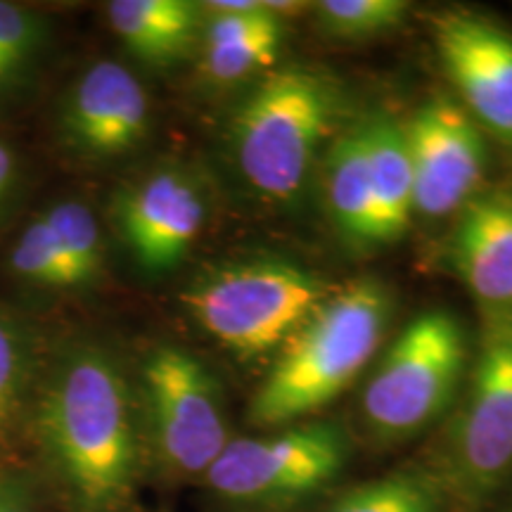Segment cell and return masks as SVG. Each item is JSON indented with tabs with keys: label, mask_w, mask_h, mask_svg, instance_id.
Returning a JSON list of instances; mask_svg holds the SVG:
<instances>
[{
	"label": "cell",
	"mask_w": 512,
	"mask_h": 512,
	"mask_svg": "<svg viewBox=\"0 0 512 512\" xmlns=\"http://www.w3.org/2000/svg\"><path fill=\"white\" fill-rule=\"evenodd\" d=\"M27 422L69 512H133L147 446L136 382L114 351L93 339L48 351Z\"/></svg>",
	"instance_id": "cell-1"
},
{
	"label": "cell",
	"mask_w": 512,
	"mask_h": 512,
	"mask_svg": "<svg viewBox=\"0 0 512 512\" xmlns=\"http://www.w3.org/2000/svg\"><path fill=\"white\" fill-rule=\"evenodd\" d=\"M392 320V294L377 280L335 290L280 349L278 361L249 401L256 427H287L335 401L380 349Z\"/></svg>",
	"instance_id": "cell-2"
},
{
	"label": "cell",
	"mask_w": 512,
	"mask_h": 512,
	"mask_svg": "<svg viewBox=\"0 0 512 512\" xmlns=\"http://www.w3.org/2000/svg\"><path fill=\"white\" fill-rule=\"evenodd\" d=\"M339 107L337 81L320 69L268 74L230 121L235 164L249 188L268 202L297 200L335 131Z\"/></svg>",
	"instance_id": "cell-3"
},
{
	"label": "cell",
	"mask_w": 512,
	"mask_h": 512,
	"mask_svg": "<svg viewBox=\"0 0 512 512\" xmlns=\"http://www.w3.org/2000/svg\"><path fill=\"white\" fill-rule=\"evenodd\" d=\"M332 292L311 268L268 256L207 268L181 292V304L221 347L259 358L283 349Z\"/></svg>",
	"instance_id": "cell-4"
},
{
	"label": "cell",
	"mask_w": 512,
	"mask_h": 512,
	"mask_svg": "<svg viewBox=\"0 0 512 512\" xmlns=\"http://www.w3.org/2000/svg\"><path fill=\"white\" fill-rule=\"evenodd\" d=\"M467 368V337L453 313H420L394 339L366 384L361 415L380 444L413 439L456 401Z\"/></svg>",
	"instance_id": "cell-5"
},
{
	"label": "cell",
	"mask_w": 512,
	"mask_h": 512,
	"mask_svg": "<svg viewBox=\"0 0 512 512\" xmlns=\"http://www.w3.org/2000/svg\"><path fill=\"white\" fill-rule=\"evenodd\" d=\"M147 458L171 479L204 477L230 441L221 384L178 344L147 351L136 382Z\"/></svg>",
	"instance_id": "cell-6"
},
{
	"label": "cell",
	"mask_w": 512,
	"mask_h": 512,
	"mask_svg": "<svg viewBox=\"0 0 512 512\" xmlns=\"http://www.w3.org/2000/svg\"><path fill=\"white\" fill-rule=\"evenodd\" d=\"M349 456V434L337 422H297L268 437L230 439L202 479L230 508L271 512L323 491Z\"/></svg>",
	"instance_id": "cell-7"
},
{
	"label": "cell",
	"mask_w": 512,
	"mask_h": 512,
	"mask_svg": "<svg viewBox=\"0 0 512 512\" xmlns=\"http://www.w3.org/2000/svg\"><path fill=\"white\" fill-rule=\"evenodd\" d=\"M446 472L472 503L489 498L512 475V325L486 328L463 406L448 430Z\"/></svg>",
	"instance_id": "cell-8"
},
{
	"label": "cell",
	"mask_w": 512,
	"mask_h": 512,
	"mask_svg": "<svg viewBox=\"0 0 512 512\" xmlns=\"http://www.w3.org/2000/svg\"><path fill=\"white\" fill-rule=\"evenodd\" d=\"M403 131L413 169L415 214L441 219L475 200L489 152L484 131L460 102L448 95L422 102Z\"/></svg>",
	"instance_id": "cell-9"
},
{
	"label": "cell",
	"mask_w": 512,
	"mask_h": 512,
	"mask_svg": "<svg viewBox=\"0 0 512 512\" xmlns=\"http://www.w3.org/2000/svg\"><path fill=\"white\" fill-rule=\"evenodd\" d=\"M150 126V95L114 60L93 62L57 102V145L83 162H110L138 150Z\"/></svg>",
	"instance_id": "cell-10"
},
{
	"label": "cell",
	"mask_w": 512,
	"mask_h": 512,
	"mask_svg": "<svg viewBox=\"0 0 512 512\" xmlns=\"http://www.w3.org/2000/svg\"><path fill=\"white\" fill-rule=\"evenodd\" d=\"M114 223L140 271L171 273L207 223L202 183L183 166H159L114 197Z\"/></svg>",
	"instance_id": "cell-11"
},
{
	"label": "cell",
	"mask_w": 512,
	"mask_h": 512,
	"mask_svg": "<svg viewBox=\"0 0 512 512\" xmlns=\"http://www.w3.org/2000/svg\"><path fill=\"white\" fill-rule=\"evenodd\" d=\"M434 38L465 112L512 147V31L479 12L453 10L437 17Z\"/></svg>",
	"instance_id": "cell-12"
},
{
	"label": "cell",
	"mask_w": 512,
	"mask_h": 512,
	"mask_svg": "<svg viewBox=\"0 0 512 512\" xmlns=\"http://www.w3.org/2000/svg\"><path fill=\"white\" fill-rule=\"evenodd\" d=\"M200 74L211 86H235L273 67L283 48V15L304 3L214 0L200 3Z\"/></svg>",
	"instance_id": "cell-13"
},
{
	"label": "cell",
	"mask_w": 512,
	"mask_h": 512,
	"mask_svg": "<svg viewBox=\"0 0 512 512\" xmlns=\"http://www.w3.org/2000/svg\"><path fill=\"white\" fill-rule=\"evenodd\" d=\"M451 256L486 328L512 325V192H482L460 214Z\"/></svg>",
	"instance_id": "cell-14"
},
{
	"label": "cell",
	"mask_w": 512,
	"mask_h": 512,
	"mask_svg": "<svg viewBox=\"0 0 512 512\" xmlns=\"http://www.w3.org/2000/svg\"><path fill=\"white\" fill-rule=\"evenodd\" d=\"M107 22L138 62L166 69L200 46L204 12L190 0H114Z\"/></svg>",
	"instance_id": "cell-15"
},
{
	"label": "cell",
	"mask_w": 512,
	"mask_h": 512,
	"mask_svg": "<svg viewBox=\"0 0 512 512\" xmlns=\"http://www.w3.org/2000/svg\"><path fill=\"white\" fill-rule=\"evenodd\" d=\"M323 195L339 238L354 249L380 247L363 126L332 138L323 159Z\"/></svg>",
	"instance_id": "cell-16"
},
{
	"label": "cell",
	"mask_w": 512,
	"mask_h": 512,
	"mask_svg": "<svg viewBox=\"0 0 512 512\" xmlns=\"http://www.w3.org/2000/svg\"><path fill=\"white\" fill-rule=\"evenodd\" d=\"M370 190L375 202L377 242H396L411 226L413 207V169L403 124L389 117L363 121Z\"/></svg>",
	"instance_id": "cell-17"
},
{
	"label": "cell",
	"mask_w": 512,
	"mask_h": 512,
	"mask_svg": "<svg viewBox=\"0 0 512 512\" xmlns=\"http://www.w3.org/2000/svg\"><path fill=\"white\" fill-rule=\"evenodd\" d=\"M46 354L36 330L0 302V441L27 420Z\"/></svg>",
	"instance_id": "cell-18"
},
{
	"label": "cell",
	"mask_w": 512,
	"mask_h": 512,
	"mask_svg": "<svg viewBox=\"0 0 512 512\" xmlns=\"http://www.w3.org/2000/svg\"><path fill=\"white\" fill-rule=\"evenodd\" d=\"M48 43L46 17L27 5L0 0V102L19 98L34 83Z\"/></svg>",
	"instance_id": "cell-19"
},
{
	"label": "cell",
	"mask_w": 512,
	"mask_h": 512,
	"mask_svg": "<svg viewBox=\"0 0 512 512\" xmlns=\"http://www.w3.org/2000/svg\"><path fill=\"white\" fill-rule=\"evenodd\" d=\"M43 216L60 247L69 290H83L98 283L105 271V238L91 207L79 200H62L43 211Z\"/></svg>",
	"instance_id": "cell-20"
},
{
	"label": "cell",
	"mask_w": 512,
	"mask_h": 512,
	"mask_svg": "<svg viewBox=\"0 0 512 512\" xmlns=\"http://www.w3.org/2000/svg\"><path fill=\"white\" fill-rule=\"evenodd\" d=\"M444 496L434 477L422 472H394L373 479L330 505L328 512H441Z\"/></svg>",
	"instance_id": "cell-21"
},
{
	"label": "cell",
	"mask_w": 512,
	"mask_h": 512,
	"mask_svg": "<svg viewBox=\"0 0 512 512\" xmlns=\"http://www.w3.org/2000/svg\"><path fill=\"white\" fill-rule=\"evenodd\" d=\"M12 278L31 290L69 292L67 268L48 219L38 214L24 226L8 254Z\"/></svg>",
	"instance_id": "cell-22"
},
{
	"label": "cell",
	"mask_w": 512,
	"mask_h": 512,
	"mask_svg": "<svg viewBox=\"0 0 512 512\" xmlns=\"http://www.w3.org/2000/svg\"><path fill=\"white\" fill-rule=\"evenodd\" d=\"M411 5L406 0H323L313 5L318 27L332 38L363 41L399 27Z\"/></svg>",
	"instance_id": "cell-23"
},
{
	"label": "cell",
	"mask_w": 512,
	"mask_h": 512,
	"mask_svg": "<svg viewBox=\"0 0 512 512\" xmlns=\"http://www.w3.org/2000/svg\"><path fill=\"white\" fill-rule=\"evenodd\" d=\"M0 512H41L34 491L22 477L0 475Z\"/></svg>",
	"instance_id": "cell-24"
},
{
	"label": "cell",
	"mask_w": 512,
	"mask_h": 512,
	"mask_svg": "<svg viewBox=\"0 0 512 512\" xmlns=\"http://www.w3.org/2000/svg\"><path fill=\"white\" fill-rule=\"evenodd\" d=\"M19 185V157L12 145L0 136V216L8 209Z\"/></svg>",
	"instance_id": "cell-25"
},
{
	"label": "cell",
	"mask_w": 512,
	"mask_h": 512,
	"mask_svg": "<svg viewBox=\"0 0 512 512\" xmlns=\"http://www.w3.org/2000/svg\"><path fill=\"white\" fill-rule=\"evenodd\" d=\"M508 512H512V508H510V510H508Z\"/></svg>",
	"instance_id": "cell-26"
}]
</instances>
